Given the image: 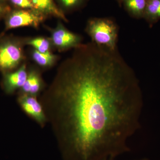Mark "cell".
Instances as JSON below:
<instances>
[{"label":"cell","mask_w":160,"mask_h":160,"mask_svg":"<svg viewBox=\"0 0 160 160\" xmlns=\"http://www.w3.org/2000/svg\"><path fill=\"white\" fill-rule=\"evenodd\" d=\"M32 58L38 65L43 67H49L55 62L56 56L49 51L41 52L35 50L32 52Z\"/></svg>","instance_id":"cell-12"},{"label":"cell","mask_w":160,"mask_h":160,"mask_svg":"<svg viewBox=\"0 0 160 160\" xmlns=\"http://www.w3.org/2000/svg\"><path fill=\"white\" fill-rule=\"evenodd\" d=\"M27 44L34 47L35 50L41 52L49 51L50 42L47 39L43 38H36L29 40Z\"/></svg>","instance_id":"cell-13"},{"label":"cell","mask_w":160,"mask_h":160,"mask_svg":"<svg viewBox=\"0 0 160 160\" xmlns=\"http://www.w3.org/2000/svg\"><path fill=\"white\" fill-rule=\"evenodd\" d=\"M143 18L150 26L160 20V0H148Z\"/></svg>","instance_id":"cell-11"},{"label":"cell","mask_w":160,"mask_h":160,"mask_svg":"<svg viewBox=\"0 0 160 160\" xmlns=\"http://www.w3.org/2000/svg\"><path fill=\"white\" fill-rule=\"evenodd\" d=\"M148 0H122V6L131 17L143 18Z\"/></svg>","instance_id":"cell-10"},{"label":"cell","mask_w":160,"mask_h":160,"mask_svg":"<svg viewBox=\"0 0 160 160\" xmlns=\"http://www.w3.org/2000/svg\"><path fill=\"white\" fill-rule=\"evenodd\" d=\"M2 7L0 6V14L2 13Z\"/></svg>","instance_id":"cell-18"},{"label":"cell","mask_w":160,"mask_h":160,"mask_svg":"<svg viewBox=\"0 0 160 160\" xmlns=\"http://www.w3.org/2000/svg\"><path fill=\"white\" fill-rule=\"evenodd\" d=\"M37 11L44 15H50L67 22L64 13L53 0H31Z\"/></svg>","instance_id":"cell-9"},{"label":"cell","mask_w":160,"mask_h":160,"mask_svg":"<svg viewBox=\"0 0 160 160\" xmlns=\"http://www.w3.org/2000/svg\"><path fill=\"white\" fill-rule=\"evenodd\" d=\"M15 6L23 9H31L37 10L31 0H10Z\"/></svg>","instance_id":"cell-15"},{"label":"cell","mask_w":160,"mask_h":160,"mask_svg":"<svg viewBox=\"0 0 160 160\" xmlns=\"http://www.w3.org/2000/svg\"><path fill=\"white\" fill-rule=\"evenodd\" d=\"M62 160H107L130 151L142 93L118 50L92 42L75 49L40 99Z\"/></svg>","instance_id":"cell-1"},{"label":"cell","mask_w":160,"mask_h":160,"mask_svg":"<svg viewBox=\"0 0 160 160\" xmlns=\"http://www.w3.org/2000/svg\"><path fill=\"white\" fill-rule=\"evenodd\" d=\"M23 53L17 43L8 42L0 46V71L9 72L18 66L23 58Z\"/></svg>","instance_id":"cell-5"},{"label":"cell","mask_w":160,"mask_h":160,"mask_svg":"<svg viewBox=\"0 0 160 160\" xmlns=\"http://www.w3.org/2000/svg\"><path fill=\"white\" fill-rule=\"evenodd\" d=\"M44 15L37 10L21 9L12 12L6 20L7 29L24 26L38 27L44 19Z\"/></svg>","instance_id":"cell-3"},{"label":"cell","mask_w":160,"mask_h":160,"mask_svg":"<svg viewBox=\"0 0 160 160\" xmlns=\"http://www.w3.org/2000/svg\"><path fill=\"white\" fill-rule=\"evenodd\" d=\"M28 73L26 65H23L16 71L5 73L2 86L5 92L12 94L18 89H21L26 82Z\"/></svg>","instance_id":"cell-7"},{"label":"cell","mask_w":160,"mask_h":160,"mask_svg":"<svg viewBox=\"0 0 160 160\" xmlns=\"http://www.w3.org/2000/svg\"><path fill=\"white\" fill-rule=\"evenodd\" d=\"M88 0H58L61 8L66 11H72L82 8Z\"/></svg>","instance_id":"cell-14"},{"label":"cell","mask_w":160,"mask_h":160,"mask_svg":"<svg viewBox=\"0 0 160 160\" xmlns=\"http://www.w3.org/2000/svg\"><path fill=\"white\" fill-rule=\"evenodd\" d=\"M18 103L21 109L29 118L35 121L42 128L47 123L42 105L37 96L26 94H19Z\"/></svg>","instance_id":"cell-4"},{"label":"cell","mask_w":160,"mask_h":160,"mask_svg":"<svg viewBox=\"0 0 160 160\" xmlns=\"http://www.w3.org/2000/svg\"><path fill=\"white\" fill-rule=\"evenodd\" d=\"M107 160H116L115 158H111V159H108ZM138 160H148V159L143 158V159H141Z\"/></svg>","instance_id":"cell-17"},{"label":"cell","mask_w":160,"mask_h":160,"mask_svg":"<svg viewBox=\"0 0 160 160\" xmlns=\"http://www.w3.org/2000/svg\"><path fill=\"white\" fill-rule=\"evenodd\" d=\"M116 1H117V2L118 4V5H119L120 6H122V0H116Z\"/></svg>","instance_id":"cell-16"},{"label":"cell","mask_w":160,"mask_h":160,"mask_svg":"<svg viewBox=\"0 0 160 160\" xmlns=\"http://www.w3.org/2000/svg\"><path fill=\"white\" fill-rule=\"evenodd\" d=\"M43 88L42 78L38 72L31 70L28 73L25 83L20 89L19 94H26L37 96Z\"/></svg>","instance_id":"cell-8"},{"label":"cell","mask_w":160,"mask_h":160,"mask_svg":"<svg viewBox=\"0 0 160 160\" xmlns=\"http://www.w3.org/2000/svg\"><path fill=\"white\" fill-rule=\"evenodd\" d=\"M51 40L53 45L61 50H66L82 45V37L69 31L62 24H58L51 32Z\"/></svg>","instance_id":"cell-6"},{"label":"cell","mask_w":160,"mask_h":160,"mask_svg":"<svg viewBox=\"0 0 160 160\" xmlns=\"http://www.w3.org/2000/svg\"><path fill=\"white\" fill-rule=\"evenodd\" d=\"M86 30L92 42L112 51L118 50L119 27L113 19L92 18L88 21Z\"/></svg>","instance_id":"cell-2"}]
</instances>
